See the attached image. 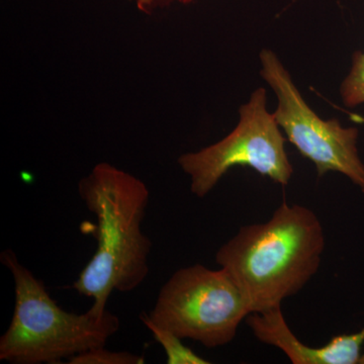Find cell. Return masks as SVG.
I'll return each mask as SVG.
<instances>
[{
  "mask_svg": "<svg viewBox=\"0 0 364 364\" xmlns=\"http://www.w3.org/2000/svg\"><path fill=\"white\" fill-rule=\"evenodd\" d=\"M144 358L129 351L107 350L105 346L90 349V350L72 356L68 359L69 364H141Z\"/></svg>",
  "mask_w": 364,
  "mask_h": 364,
  "instance_id": "10",
  "label": "cell"
},
{
  "mask_svg": "<svg viewBox=\"0 0 364 364\" xmlns=\"http://www.w3.org/2000/svg\"><path fill=\"white\" fill-rule=\"evenodd\" d=\"M143 324L152 333L155 340L161 345L166 355L167 363L168 364H208L210 361L200 358L188 347L182 344V339L167 330L162 329L146 317L142 313L140 316Z\"/></svg>",
  "mask_w": 364,
  "mask_h": 364,
  "instance_id": "8",
  "label": "cell"
},
{
  "mask_svg": "<svg viewBox=\"0 0 364 364\" xmlns=\"http://www.w3.org/2000/svg\"><path fill=\"white\" fill-rule=\"evenodd\" d=\"M267 104V90H254L247 104L239 109L240 119L229 135L178 158L181 169L191 177L193 195L205 198L235 166L250 167L282 186L289 183L294 168L284 146L287 139Z\"/></svg>",
  "mask_w": 364,
  "mask_h": 364,
  "instance_id": "5",
  "label": "cell"
},
{
  "mask_svg": "<svg viewBox=\"0 0 364 364\" xmlns=\"http://www.w3.org/2000/svg\"><path fill=\"white\" fill-rule=\"evenodd\" d=\"M246 322L256 338L279 348L294 364H356L363 355L364 328L353 334L333 337L324 346L311 347L299 341L291 331L282 306L262 313H251Z\"/></svg>",
  "mask_w": 364,
  "mask_h": 364,
  "instance_id": "7",
  "label": "cell"
},
{
  "mask_svg": "<svg viewBox=\"0 0 364 364\" xmlns=\"http://www.w3.org/2000/svg\"><path fill=\"white\" fill-rule=\"evenodd\" d=\"M0 261L13 275L16 304L11 324L0 338V360L13 364L56 363L105 346L121 321L111 311L97 315L67 312L11 249Z\"/></svg>",
  "mask_w": 364,
  "mask_h": 364,
  "instance_id": "3",
  "label": "cell"
},
{
  "mask_svg": "<svg viewBox=\"0 0 364 364\" xmlns=\"http://www.w3.org/2000/svg\"><path fill=\"white\" fill-rule=\"evenodd\" d=\"M166 1V0H135L136 6L141 11H149L151 7L156 6L158 2Z\"/></svg>",
  "mask_w": 364,
  "mask_h": 364,
  "instance_id": "11",
  "label": "cell"
},
{
  "mask_svg": "<svg viewBox=\"0 0 364 364\" xmlns=\"http://www.w3.org/2000/svg\"><path fill=\"white\" fill-rule=\"evenodd\" d=\"M260 75L274 90L277 124L301 156L312 161L318 176L338 172L364 193V164L358 150V130L344 128L337 119H321L294 85L289 72L274 52L260 53Z\"/></svg>",
  "mask_w": 364,
  "mask_h": 364,
  "instance_id": "6",
  "label": "cell"
},
{
  "mask_svg": "<svg viewBox=\"0 0 364 364\" xmlns=\"http://www.w3.org/2000/svg\"><path fill=\"white\" fill-rule=\"evenodd\" d=\"M359 364H364V354L361 355L360 360H359Z\"/></svg>",
  "mask_w": 364,
  "mask_h": 364,
  "instance_id": "12",
  "label": "cell"
},
{
  "mask_svg": "<svg viewBox=\"0 0 364 364\" xmlns=\"http://www.w3.org/2000/svg\"><path fill=\"white\" fill-rule=\"evenodd\" d=\"M325 244L318 215L284 202L267 222L242 227L215 259L240 287L251 313H262L306 286L321 267Z\"/></svg>",
  "mask_w": 364,
  "mask_h": 364,
  "instance_id": "2",
  "label": "cell"
},
{
  "mask_svg": "<svg viewBox=\"0 0 364 364\" xmlns=\"http://www.w3.org/2000/svg\"><path fill=\"white\" fill-rule=\"evenodd\" d=\"M144 314L182 340L215 348L233 341L251 309L224 268L213 270L198 263L176 270L160 289L151 312Z\"/></svg>",
  "mask_w": 364,
  "mask_h": 364,
  "instance_id": "4",
  "label": "cell"
},
{
  "mask_svg": "<svg viewBox=\"0 0 364 364\" xmlns=\"http://www.w3.org/2000/svg\"><path fill=\"white\" fill-rule=\"evenodd\" d=\"M78 193L97 218V248L71 289L92 299L90 310L102 315L112 291L130 293L149 274L152 242L142 223L150 193L142 181L109 163L95 166Z\"/></svg>",
  "mask_w": 364,
  "mask_h": 364,
  "instance_id": "1",
  "label": "cell"
},
{
  "mask_svg": "<svg viewBox=\"0 0 364 364\" xmlns=\"http://www.w3.org/2000/svg\"><path fill=\"white\" fill-rule=\"evenodd\" d=\"M341 97L347 107L364 104V53H354L351 70L341 85Z\"/></svg>",
  "mask_w": 364,
  "mask_h": 364,
  "instance_id": "9",
  "label": "cell"
},
{
  "mask_svg": "<svg viewBox=\"0 0 364 364\" xmlns=\"http://www.w3.org/2000/svg\"><path fill=\"white\" fill-rule=\"evenodd\" d=\"M181 1H186V0H181Z\"/></svg>",
  "mask_w": 364,
  "mask_h": 364,
  "instance_id": "13",
  "label": "cell"
}]
</instances>
